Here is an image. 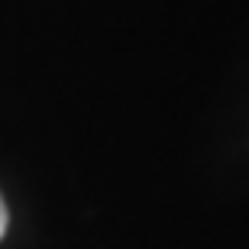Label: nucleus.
<instances>
[{"mask_svg": "<svg viewBox=\"0 0 249 249\" xmlns=\"http://www.w3.org/2000/svg\"><path fill=\"white\" fill-rule=\"evenodd\" d=\"M3 233H7V204L0 197V240H3Z\"/></svg>", "mask_w": 249, "mask_h": 249, "instance_id": "nucleus-1", "label": "nucleus"}]
</instances>
